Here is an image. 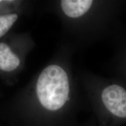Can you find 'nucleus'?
Instances as JSON below:
<instances>
[{
	"label": "nucleus",
	"mask_w": 126,
	"mask_h": 126,
	"mask_svg": "<svg viewBox=\"0 0 126 126\" xmlns=\"http://www.w3.org/2000/svg\"><path fill=\"white\" fill-rule=\"evenodd\" d=\"M70 48L60 46L48 63L14 96L16 106L26 117L39 123L59 120L74 97Z\"/></svg>",
	"instance_id": "f257e3e1"
},
{
	"label": "nucleus",
	"mask_w": 126,
	"mask_h": 126,
	"mask_svg": "<svg viewBox=\"0 0 126 126\" xmlns=\"http://www.w3.org/2000/svg\"><path fill=\"white\" fill-rule=\"evenodd\" d=\"M35 47L31 32H11L0 40V78L6 85L17 82Z\"/></svg>",
	"instance_id": "f03ea898"
},
{
	"label": "nucleus",
	"mask_w": 126,
	"mask_h": 126,
	"mask_svg": "<svg viewBox=\"0 0 126 126\" xmlns=\"http://www.w3.org/2000/svg\"><path fill=\"white\" fill-rule=\"evenodd\" d=\"M102 106L111 116L126 119V91L118 85H111L100 93Z\"/></svg>",
	"instance_id": "7ed1b4c3"
},
{
	"label": "nucleus",
	"mask_w": 126,
	"mask_h": 126,
	"mask_svg": "<svg viewBox=\"0 0 126 126\" xmlns=\"http://www.w3.org/2000/svg\"><path fill=\"white\" fill-rule=\"evenodd\" d=\"M31 4L23 0H0V16L14 13L24 14Z\"/></svg>",
	"instance_id": "20e7f679"
},
{
	"label": "nucleus",
	"mask_w": 126,
	"mask_h": 126,
	"mask_svg": "<svg viewBox=\"0 0 126 126\" xmlns=\"http://www.w3.org/2000/svg\"><path fill=\"white\" fill-rule=\"evenodd\" d=\"M22 15L21 13H14L0 16V40L11 33V29Z\"/></svg>",
	"instance_id": "39448f33"
}]
</instances>
